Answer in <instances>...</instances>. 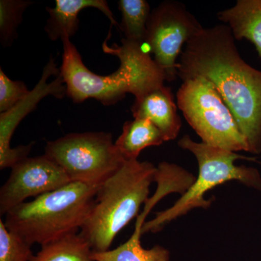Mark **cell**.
Listing matches in <instances>:
<instances>
[{"instance_id":"6da1fadb","label":"cell","mask_w":261,"mask_h":261,"mask_svg":"<svg viewBox=\"0 0 261 261\" xmlns=\"http://www.w3.org/2000/svg\"><path fill=\"white\" fill-rule=\"evenodd\" d=\"M182 81L201 76L211 82L232 113L248 145L261 153V70L244 61L225 24L203 28L187 42L177 63Z\"/></svg>"},{"instance_id":"7a4b0ae2","label":"cell","mask_w":261,"mask_h":261,"mask_svg":"<svg viewBox=\"0 0 261 261\" xmlns=\"http://www.w3.org/2000/svg\"><path fill=\"white\" fill-rule=\"evenodd\" d=\"M63 54L61 76L66 84V94L75 103L95 99L112 106L127 93L135 97L164 84L166 76L146 50L145 44L122 39L121 45L103 44V50L118 57V69L108 75L95 74L82 61L80 53L68 38L62 39Z\"/></svg>"},{"instance_id":"3957f363","label":"cell","mask_w":261,"mask_h":261,"mask_svg":"<svg viewBox=\"0 0 261 261\" xmlns=\"http://www.w3.org/2000/svg\"><path fill=\"white\" fill-rule=\"evenodd\" d=\"M156 171L157 167L147 161H125L98 187L93 207L80 232L92 251L109 250L118 233L138 217L141 206L149 198Z\"/></svg>"},{"instance_id":"277c9868","label":"cell","mask_w":261,"mask_h":261,"mask_svg":"<svg viewBox=\"0 0 261 261\" xmlns=\"http://www.w3.org/2000/svg\"><path fill=\"white\" fill-rule=\"evenodd\" d=\"M97 190L70 182L12 209L5 215V226L31 245L43 246L79 233L93 207Z\"/></svg>"},{"instance_id":"5b68a950","label":"cell","mask_w":261,"mask_h":261,"mask_svg":"<svg viewBox=\"0 0 261 261\" xmlns=\"http://www.w3.org/2000/svg\"><path fill=\"white\" fill-rule=\"evenodd\" d=\"M178 145L194 154L198 163V176L171 207L156 213L154 219L144 223L142 234L158 232L173 220L185 216L193 209L210 207L211 201L205 199V194L226 182L238 181L261 191V176L256 168L235 164L240 159L254 161L252 158L203 142H195L188 135L180 139Z\"/></svg>"},{"instance_id":"8992f818","label":"cell","mask_w":261,"mask_h":261,"mask_svg":"<svg viewBox=\"0 0 261 261\" xmlns=\"http://www.w3.org/2000/svg\"><path fill=\"white\" fill-rule=\"evenodd\" d=\"M176 99L178 109L202 142L234 152H249L232 113L208 80L196 76L183 81Z\"/></svg>"},{"instance_id":"52a82bcc","label":"cell","mask_w":261,"mask_h":261,"mask_svg":"<svg viewBox=\"0 0 261 261\" xmlns=\"http://www.w3.org/2000/svg\"><path fill=\"white\" fill-rule=\"evenodd\" d=\"M44 154L64 171L71 182L99 187L125 160L107 132L72 133L47 142Z\"/></svg>"},{"instance_id":"ba28073f","label":"cell","mask_w":261,"mask_h":261,"mask_svg":"<svg viewBox=\"0 0 261 261\" xmlns=\"http://www.w3.org/2000/svg\"><path fill=\"white\" fill-rule=\"evenodd\" d=\"M203 29L183 3L165 1L151 12L145 44L166 81L177 75V63L187 42Z\"/></svg>"},{"instance_id":"9c48e42d","label":"cell","mask_w":261,"mask_h":261,"mask_svg":"<svg viewBox=\"0 0 261 261\" xmlns=\"http://www.w3.org/2000/svg\"><path fill=\"white\" fill-rule=\"evenodd\" d=\"M9 178L0 190V214L27 202L29 197L44 195L70 183L69 178L46 154L27 158L11 168Z\"/></svg>"},{"instance_id":"30bf717a","label":"cell","mask_w":261,"mask_h":261,"mask_svg":"<svg viewBox=\"0 0 261 261\" xmlns=\"http://www.w3.org/2000/svg\"><path fill=\"white\" fill-rule=\"evenodd\" d=\"M57 71L53 60L49 62L44 68L42 78L39 84L32 91L28 97L19 104L7 112L0 115V168H12L17 163L28 158L32 150L33 144L28 145L19 146L15 148L10 147V140L13 137L15 128L19 123L27 116L34 108H36L39 101L48 94H53L55 97H63L66 89L62 85L63 81L61 76L56 81L47 84L48 77L55 74Z\"/></svg>"},{"instance_id":"8fae6325","label":"cell","mask_w":261,"mask_h":261,"mask_svg":"<svg viewBox=\"0 0 261 261\" xmlns=\"http://www.w3.org/2000/svg\"><path fill=\"white\" fill-rule=\"evenodd\" d=\"M177 108L171 89L163 84L135 97L130 110L134 118L152 122L168 142L175 140L181 130Z\"/></svg>"},{"instance_id":"7c38bea8","label":"cell","mask_w":261,"mask_h":261,"mask_svg":"<svg viewBox=\"0 0 261 261\" xmlns=\"http://www.w3.org/2000/svg\"><path fill=\"white\" fill-rule=\"evenodd\" d=\"M100 10L117 25L116 18L105 0H56L55 8H47L49 18L44 30L51 40L73 37L79 29V14L85 8Z\"/></svg>"},{"instance_id":"4fadbf2b","label":"cell","mask_w":261,"mask_h":261,"mask_svg":"<svg viewBox=\"0 0 261 261\" xmlns=\"http://www.w3.org/2000/svg\"><path fill=\"white\" fill-rule=\"evenodd\" d=\"M217 16L230 29L235 40L252 42L261 58V0H238Z\"/></svg>"},{"instance_id":"5bb4252c","label":"cell","mask_w":261,"mask_h":261,"mask_svg":"<svg viewBox=\"0 0 261 261\" xmlns=\"http://www.w3.org/2000/svg\"><path fill=\"white\" fill-rule=\"evenodd\" d=\"M166 142L162 132L152 122L143 118H135L123 125L121 135L115 145L125 161L138 160L143 149L162 145Z\"/></svg>"},{"instance_id":"9a60e30c","label":"cell","mask_w":261,"mask_h":261,"mask_svg":"<svg viewBox=\"0 0 261 261\" xmlns=\"http://www.w3.org/2000/svg\"><path fill=\"white\" fill-rule=\"evenodd\" d=\"M145 221L137 219L135 231L120 246L104 252H92L93 261H170V252L166 247L155 245L150 249L142 246L140 238Z\"/></svg>"},{"instance_id":"2e32d148","label":"cell","mask_w":261,"mask_h":261,"mask_svg":"<svg viewBox=\"0 0 261 261\" xmlns=\"http://www.w3.org/2000/svg\"><path fill=\"white\" fill-rule=\"evenodd\" d=\"M92 250L79 233L41 246L31 261H93Z\"/></svg>"},{"instance_id":"e0dca14e","label":"cell","mask_w":261,"mask_h":261,"mask_svg":"<svg viewBox=\"0 0 261 261\" xmlns=\"http://www.w3.org/2000/svg\"><path fill=\"white\" fill-rule=\"evenodd\" d=\"M195 180L193 175L177 165L167 162L160 163L154 176L157 190L146 202L144 210L150 212L153 206L168 194L178 192L182 195Z\"/></svg>"},{"instance_id":"ac0fdd59","label":"cell","mask_w":261,"mask_h":261,"mask_svg":"<svg viewBox=\"0 0 261 261\" xmlns=\"http://www.w3.org/2000/svg\"><path fill=\"white\" fill-rule=\"evenodd\" d=\"M118 9L121 12V28L124 33V39L145 44L147 24L152 12L149 3L145 0H120Z\"/></svg>"},{"instance_id":"d6986e66","label":"cell","mask_w":261,"mask_h":261,"mask_svg":"<svg viewBox=\"0 0 261 261\" xmlns=\"http://www.w3.org/2000/svg\"><path fill=\"white\" fill-rule=\"evenodd\" d=\"M32 4V2L22 0L0 1V39L3 45L9 46L13 42L23 12Z\"/></svg>"},{"instance_id":"ffe728a7","label":"cell","mask_w":261,"mask_h":261,"mask_svg":"<svg viewBox=\"0 0 261 261\" xmlns=\"http://www.w3.org/2000/svg\"><path fill=\"white\" fill-rule=\"evenodd\" d=\"M32 245L7 228L0 219V261H31Z\"/></svg>"},{"instance_id":"44dd1931","label":"cell","mask_w":261,"mask_h":261,"mask_svg":"<svg viewBox=\"0 0 261 261\" xmlns=\"http://www.w3.org/2000/svg\"><path fill=\"white\" fill-rule=\"evenodd\" d=\"M31 91L20 81H13L0 68V112L5 113L25 99Z\"/></svg>"}]
</instances>
